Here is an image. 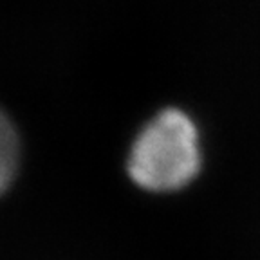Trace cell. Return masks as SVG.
Segmentation results:
<instances>
[{"instance_id": "obj_1", "label": "cell", "mask_w": 260, "mask_h": 260, "mask_svg": "<svg viewBox=\"0 0 260 260\" xmlns=\"http://www.w3.org/2000/svg\"><path fill=\"white\" fill-rule=\"evenodd\" d=\"M199 130L179 109L159 112L139 132L128 155V175L150 191L186 186L201 170Z\"/></svg>"}, {"instance_id": "obj_2", "label": "cell", "mask_w": 260, "mask_h": 260, "mask_svg": "<svg viewBox=\"0 0 260 260\" xmlns=\"http://www.w3.org/2000/svg\"><path fill=\"white\" fill-rule=\"evenodd\" d=\"M16 161H18V138L16 130L9 125V121L4 118L2 121V188H8L11 183L13 174L16 172Z\"/></svg>"}]
</instances>
